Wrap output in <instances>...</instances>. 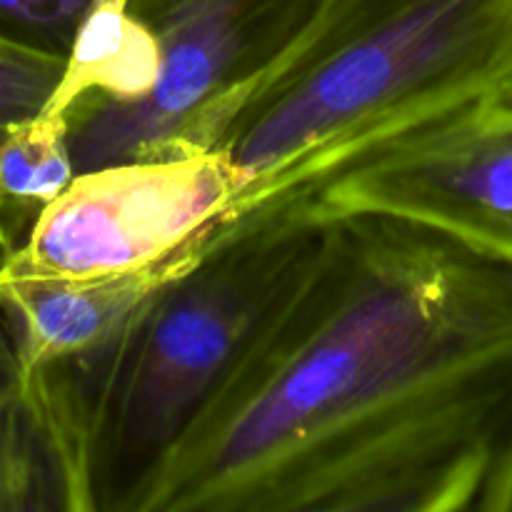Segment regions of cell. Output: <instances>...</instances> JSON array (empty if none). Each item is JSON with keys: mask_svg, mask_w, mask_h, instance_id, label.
<instances>
[{"mask_svg": "<svg viewBox=\"0 0 512 512\" xmlns=\"http://www.w3.org/2000/svg\"><path fill=\"white\" fill-rule=\"evenodd\" d=\"M512 95V0H320L215 148L245 188L223 230L410 128Z\"/></svg>", "mask_w": 512, "mask_h": 512, "instance_id": "2", "label": "cell"}, {"mask_svg": "<svg viewBox=\"0 0 512 512\" xmlns=\"http://www.w3.org/2000/svg\"><path fill=\"white\" fill-rule=\"evenodd\" d=\"M0 133H3V130H0Z\"/></svg>", "mask_w": 512, "mask_h": 512, "instance_id": "13", "label": "cell"}, {"mask_svg": "<svg viewBox=\"0 0 512 512\" xmlns=\"http://www.w3.org/2000/svg\"><path fill=\"white\" fill-rule=\"evenodd\" d=\"M318 223L128 512L478 510L512 430V263L395 215Z\"/></svg>", "mask_w": 512, "mask_h": 512, "instance_id": "1", "label": "cell"}, {"mask_svg": "<svg viewBox=\"0 0 512 512\" xmlns=\"http://www.w3.org/2000/svg\"><path fill=\"white\" fill-rule=\"evenodd\" d=\"M243 188L220 148L80 170L35 215L18 248L0 258V270L88 280L148 268L208 235Z\"/></svg>", "mask_w": 512, "mask_h": 512, "instance_id": "5", "label": "cell"}, {"mask_svg": "<svg viewBox=\"0 0 512 512\" xmlns=\"http://www.w3.org/2000/svg\"><path fill=\"white\" fill-rule=\"evenodd\" d=\"M0 512H85L68 450L0 305Z\"/></svg>", "mask_w": 512, "mask_h": 512, "instance_id": "7", "label": "cell"}, {"mask_svg": "<svg viewBox=\"0 0 512 512\" xmlns=\"http://www.w3.org/2000/svg\"><path fill=\"white\" fill-rule=\"evenodd\" d=\"M63 55L0 38V130L38 115L63 73Z\"/></svg>", "mask_w": 512, "mask_h": 512, "instance_id": "10", "label": "cell"}, {"mask_svg": "<svg viewBox=\"0 0 512 512\" xmlns=\"http://www.w3.org/2000/svg\"><path fill=\"white\" fill-rule=\"evenodd\" d=\"M318 230L280 210L250 215L210 235L203 258L145 305L90 398V512H128L300 278Z\"/></svg>", "mask_w": 512, "mask_h": 512, "instance_id": "3", "label": "cell"}, {"mask_svg": "<svg viewBox=\"0 0 512 512\" xmlns=\"http://www.w3.org/2000/svg\"><path fill=\"white\" fill-rule=\"evenodd\" d=\"M320 0H133L158 40L143 98L68 110L75 173L118 160L215 148L255 83L303 33Z\"/></svg>", "mask_w": 512, "mask_h": 512, "instance_id": "4", "label": "cell"}, {"mask_svg": "<svg viewBox=\"0 0 512 512\" xmlns=\"http://www.w3.org/2000/svg\"><path fill=\"white\" fill-rule=\"evenodd\" d=\"M158 40L133 0H88L45 113L65 115L80 100L143 98L158 75Z\"/></svg>", "mask_w": 512, "mask_h": 512, "instance_id": "8", "label": "cell"}, {"mask_svg": "<svg viewBox=\"0 0 512 512\" xmlns=\"http://www.w3.org/2000/svg\"><path fill=\"white\" fill-rule=\"evenodd\" d=\"M273 210L305 220L395 215L512 263V95L383 140L260 213Z\"/></svg>", "mask_w": 512, "mask_h": 512, "instance_id": "6", "label": "cell"}, {"mask_svg": "<svg viewBox=\"0 0 512 512\" xmlns=\"http://www.w3.org/2000/svg\"><path fill=\"white\" fill-rule=\"evenodd\" d=\"M478 512H512V430L485 480Z\"/></svg>", "mask_w": 512, "mask_h": 512, "instance_id": "12", "label": "cell"}, {"mask_svg": "<svg viewBox=\"0 0 512 512\" xmlns=\"http://www.w3.org/2000/svg\"><path fill=\"white\" fill-rule=\"evenodd\" d=\"M73 175L65 115L40 110L0 133V258L18 248L35 215Z\"/></svg>", "mask_w": 512, "mask_h": 512, "instance_id": "9", "label": "cell"}, {"mask_svg": "<svg viewBox=\"0 0 512 512\" xmlns=\"http://www.w3.org/2000/svg\"><path fill=\"white\" fill-rule=\"evenodd\" d=\"M88 0H0V38L63 55Z\"/></svg>", "mask_w": 512, "mask_h": 512, "instance_id": "11", "label": "cell"}]
</instances>
